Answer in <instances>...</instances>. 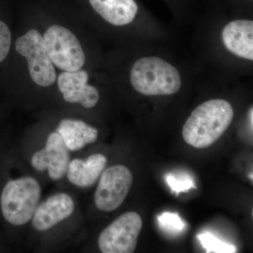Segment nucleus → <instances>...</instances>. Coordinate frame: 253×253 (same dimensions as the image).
Wrapping results in <instances>:
<instances>
[{
    "instance_id": "f257e3e1",
    "label": "nucleus",
    "mask_w": 253,
    "mask_h": 253,
    "mask_svg": "<svg viewBox=\"0 0 253 253\" xmlns=\"http://www.w3.org/2000/svg\"><path fill=\"white\" fill-rule=\"evenodd\" d=\"M212 50L226 71L252 69L253 63V21L251 18H234L219 23L213 31Z\"/></svg>"
},
{
    "instance_id": "f03ea898",
    "label": "nucleus",
    "mask_w": 253,
    "mask_h": 253,
    "mask_svg": "<svg viewBox=\"0 0 253 253\" xmlns=\"http://www.w3.org/2000/svg\"><path fill=\"white\" fill-rule=\"evenodd\" d=\"M235 111L228 100L208 99L196 106L182 127V136L188 144L205 149L214 144L234 121Z\"/></svg>"
},
{
    "instance_id": "7ed1b4c3",
    "label": "nucleus",
    "mask_w": 253,
    "mask_h": 253,
    "mask_svg": "<svg viewBox=\"0 0 253 253\" xmlns=\"http://www.w3.org/2000/svg\"><path fill=\"white\" fill-rule=\"evenodd\" d=\"M41 197V186L34 178L27 176L10 181L1 193L3 216L13 225L26 224L33 218Z\"/></svg>"
},
{
    "instance_id": "20e7f679",
    "label": "nucleus",
    "mask_w": 253,
    "mask_h": 253,
    "mask_svg": "<svg viewBox=\"0 0 253 253\" xmlns=\"http://www.w3.org/2000/svg\"><path fill=\"white\" fill-rule=\"evenodd\" d=\"M43 40L46 52L56 67L73 72L84 66V51L77 37L68 28L54 25L46 30Z\"/></svg>"
},
{
    "instance_id": "39448f33",
    "label": "nucleus",
    "mask_w": 253,
    "mask_h": 253,
    "mask_svg": "<svg viewBox=\"0 0 253 253\" xmlns=\"http://www.w3.org/2000/svg\"><path fill=\"white\" fill-rule=\"evenodd\" d=\"M15 47L18 54L27 59L30 76L35 83L44 87L54 84L56 71L39 32L30 30L18 38Z\"/></svg>"
},
{
    "instance_id": "423d86ee",
    "label": "nucleus",
    "mask_w": 253,
    "mask_h": 253,
    "mask_svg": "<svg viewBox=\"0 0 253 253\" xmlns=\"http://www.w3.org/2000/svg\"><path fill=\"white\" fill-rule=\"evenodd\" d=\"M142 226V219L137 213H124L100 234L99 249L103 253H134Z\"/></svg>"
},
{
    "instance_id": "0eeeda50",
    "label": "nucleus",
    "mask_w": 253,
    "mask_h": 253,
    "mask_svg": "<svg viewBox=\"0 0 253 253\" xmlns=\"http://www.w3.org/2000/svg\"><path fill=\"white\" fill-rule=\"evenodd\" d=\"M91 7L106 23L115 27L136 25L156 43L166 39V31L145 26L139 21V8L135 0H89Z\"/></svg>"
},
{
    "instance_id": "6e6552de",
    "label": "nucleus",
    "mask_w": 253,
    "mask_h": 253,
    "mask_svg": "<svg viewBox=\"0 0 253 253\" xmlns=\"http://www.w3.org/2000/svg\"><path fill=\"white\" fill-rule=\"evenodd\" d=\"M132 183V174L126 166L117 165L106 169L95 191L96 207L104 212L116 211L124 202Z\"/></svg>"
},
{
    "instance_id": "1a4fd4ad",
    "label": "nucleus",
    "mask_w": 253,
    "mask_h": 253,
    "mask_svg": "<svg viewBox=\"0 0 253 253\" xmlns=\"http://www.w3.org/2000/svg\"><path fill=\"white\" fill-rule=\"evenodd\" d=\"M69 150L59 133H51L44 149L33 155L31 163L40 172L47 169L51 179L59 180L67 173L69 166Z\"/></svg>"
},
{
    "instance_id": "9d476101",
    "label": "nucleus",
    "mask_w": 253,
    "mask_h": 253,
    "mask_svg": "<svg viewBox=\"0 0 253 253\" xmlns=\"http://www.w3.org/2000/svg\"><path fill=\"white\" fill-rule=\"evenodd\" d=\"M89 75L84 70L65 71L58 78V86L63 99L70 103H78L86 109L94 108L99 101L97 88L88 84Z\"/></svg>"
},
{
    "instance_id": "9b49d317",
    "label": "nucleus",
    "mask_w": 253,
    "mask_h": 253,
    "mask_svg": "<svg viewBox=\"0 0 253 253\" xmlns=\"http://www.w3.org/2000/svg\"><path fill=\"white\" fill-rule=\"evenodd\" d=\"M74 209V202L71 196L66 194L53 195L37 207L33 214V225L37 231L48 230L69 217Z\"/></svg>"
},
{
    "instance_id": "f8f14e48",
    "label": "nucleus",
    "mask_w": 253,
    "mask_h": 253,
    "mask_svg": "<svg viewBox=\"0 0 253 253\" xmlns=\"http://www.w3.org/2000/svg\"><path fill=\"white\" fill-rule=\"evenodd\" d=\"M106 163L107 158L101 154L91 155L84 160H73L66 173L68 179L78 187H90L104 172Z\"/></svg>"
},
{
    "instance_id": "ddd939ff",
    "label": "nucleus",
    "mask_w": 253,
    "mask_h": 253,
    "mask_svg": "<svg viewBox=\"0 0 253 253\" xmlns=\"http://www.w3.org/2000/svg\"><path fill=\"white\" fill-rule=\"evenodd\" d=\"M57 132L69 151H78L97 139L96 128L79 120L64 119L59 123Z\"/></svg>"
},
{
    "instance_id": "4468645a",
    "label": "nucleus",
    "mask_w": 253,
    "mask_h": 253,
    "mask_svg": "<svg viewBox=\"0 0 253 253\" xmlns=\"http://www.w3.org/2000/svg\"><path fill=\"white\" fill-rule=\"evenodd\" d=\"M199 239L207 253L236 252V249L234 246L223 242L210 233L200 234Z\"/></svg>"
},
{
    "instance_id": "2eb2a0df",
    "label": "nucleus",
    "mask_w": 253,
    "mask_h": 253,
    "mask_svg": "<svg viewBox=\"0 0 253 253\" xmlns=\"http://www.w3.org/2000/svg\"><path fill=\"white\" fill-rule=\"evenodd\" d=\"M160 226L168 232L177 234L183 231L184 224L177 214L172 212H164L158 217Z\"/></svg>"
},
{
    "instance_id": "dca6fc26",
    "label": "nucleus",
    "mask_w": 253,
    "mask_h": 253,
    "mask_svg": "<svg viewBox=\"0 0 253 253\" xmlns=\"http://www.w3.org/2000/svg\"><path fill=\"white\" fill-rule=\"evenodd\" d=\"M11 44V33L6 23L0 21V63L9 54Z\"/></svg>"
},
{
    "instance_id": "f3484780",
    "label": "nucleus",
    "mask_w": 253,
    "mask_h": 253,
    "mask_svg": "<svg viewBox=\"0 0 253 253\" xmlns=\"http://www.w3.org/2000/svg\"><path fill=\"white\" fill-rule=\"evenodd\" d=\"M166 180L171 189L176 193L186 191L191 188L194 187V183L189 177H180L176 179L174 176H168Z\"/></svg>"
},
{
    "instance_id": "a211bd4d",
    "label": "nucleus",
    "mask_w": 253,
    "mask_h": 253,
    "mask_svg": "<svg viewBox=\"0 0 253 253\" xmlns=\"http://www.w3.org/2000/svg\"><path fill=\"white\" fill-rule=\"evenodd\" d=\"M251 1H252V0H251Z\"/></svg>"
}]
</instances>
